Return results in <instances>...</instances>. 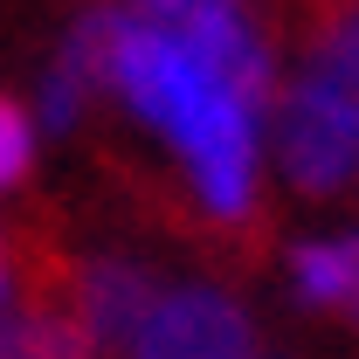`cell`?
<instances>
[{
  "label": "cell",
  "instance_id": "ba28073f",
  "mask_svg": "<svg viewBox=\"0 0 359 359\" xmlns=\"http://www.w3.org/2000/svg\"><path fill=\"white\" fill-rule=\"evenodd\" d=\"M90 97H97V90H90L83 76L55 55V62H48V76H42V125H48V132H76Z\"/></svg>",
  "mask_w": 359,
  "mask_h": 359
},
{
  "label": "cell",
  "instance_id": "8992f818",
  "mask_svg": "<svg viewBox=\"0 0 359 359\" xmlns=\"http://www.w3.org/2000/svg\"><path fill=\"white\" fill-rule=\"evenodd\" d=\"M0 359H97L83 325L62 311H0Z\"/></svg>",
  "mask_w": 359,
  "mask_h": 359
},
{
  "label": "cell",
  "instance_id": "5b68a950",
  "mask_svg": "<svg viewBox=\"0 0 359 359\" xmlns=\"http://www.w3.org/2000/svg\"><path fill=\"white\" fill-rule=\"evenodd\" d=\"M304 55L311 76H325L332 90H346L359 104V0H332L304 21Z\"/></svg>",
  "mask_w": 359,
  "mask_h": 359
},
{
  "label": "cell",
  "instance_id": "52a82bcc",
  "mask_svg": "<svg viewBox=\"0 0 359 359\" xmlns=\"http://www.w3.org/2000/svg\"><path fill=\"white\" fill-rule=\"evenodd\" d=\"M35 173V118L0 90V194H21Z\"/></svg>",
  "mask_w": 359,
  "mask_h": 359
},
{
  "label": "cell",
  "instance_id": "277c9868",
  "mask_svg": "<svg viewBox=\"0 0 359 359\" xmlns=\"http://www.w3.org/2000/svg\"><path fill=\"white\" fill-rule=\"evenodd\" d=\"M290 290L304 311H325L359 332V235H318L290 249Z\"/></svg>",
  "mask_w": 359,
  "mask_h": 359
},
{
  "label": "cell",
  "instance_id": "7a4b0ae2",
  "mask_svg": "<svg viewBox=\"0 0 359 359\" xmlns=\"http://www.w3.org/2000/svg\"><path fill=\"white\" fill-rule=\"evenodd\" d=\"M125 359H263V339L235 290L180 283V290H159V304L138 325Z\"/></svg>",
  "mask_w": 359,
  "mask_h": 359
},
{
  "label": "cell",
  "instance_id": "6da1fadb",
  "mask_svg": "<svg viewBox=\"0 0 359 359\" xmlns=\"http://www.w3.org/2000/svg\"><path fill=\"white\" fill-rule=\"evenodd\" d=\"M276 159L297 194H311V201L339 194L359 173V104L304 69L276 97Z\"/></svg>",
  "mask_w": 359,
  "mask_h": 359
},
{
  "label": "cell",
  "instance_id": "3957f363",
  "mask_svg": "<svg viewBox=\"0 0 359 359\" xmlns=\"http://www.w3.org/2000/svg\"><path fill=\"white\" fill-rule=\"evenodd\" d=\"M159 304V269L125 256V249H76L62 276V311L83 325V339L104 353H132L138 325Z\"/></svg>",
  "mask_w": 359,
  "mask_h": 359
},
{
  "label": "cell",
  "instance_id": "9c48e42d",
  "mask_svg": "<svg viewBox=\"0 0 359 359\" xmlns=\"http://www.w3.org/2000/svg\"><path fill=\"white\" fill-rule=\"evenodd\" d=\"M14 297V249H7V228H0V304Z\"/></svg>",
  "mask_w": 359,
  "mask_h": 359
}]
</instances>
